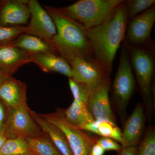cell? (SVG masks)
Segmentation results:
<instances>
[{
  "label": "cell",
  "instance_id": "4",
  "mask_svg": "<svg viewBox=\"0 0 155 155\" xmlns=\"http://www.w3.org/2000/svg\"><path fill=\"white\" fill-rule=\"evenodd\" d=\"M125 46L135 72L143 101L145 116L151 124L155 110L152 92L155 69L153 58L148 51L142 48L127 44H125Z\"/></svg>",
  "mask_w": 155,
  "mask_h": 155
},
{
  "label": "cell",
  "instance_id": "31",
  "mask_svg": "<svg viewBox=\"0 0 155 155\" xmlns=\"http://www.w3.org/2000/svg\"><path fill=\"white\" fill-rule=\"evenodd\" d=\"M13 76L8 75L0 69V84Z\"/></svg>",
  "mask_w": 155,
  "mask_h": 155
},
{
  "label": "cell",
  "instance_id": "33",
  "mask_svg": "<svg viewBox=\"0 0 155 155\" xmlns=\"http://www.w3.org/2000/svg\"><path fill=\"white\" fill-rule=\"evenodd\" d=\"M0 155H2L0 154ZM35 155L33 153H31V154H27V155Z\"/></svg>",
  "mask_w": 155,
  "mask_h": 155
},
{
  "label": "cell",
  "instance_id": "27",
  "mask_svg": "<svg viewBox=\"0 0 155 155\" xmlns=\"http://www.w3.org/2000/svg\"><path fill=\"white\" fill-rule=\"evenodd\" d=\"M96 142L101 146L105 151H116L118 154L122 149L121 144H119L116 140L109 137H98Z\"/></svg>",
  "mask_w": 155,
  "mask_h": 155
},
{
  "label": "cell",
  "instance_id": "11",
  "mask_svg": "<svg viewBox=\"0 0 155 155\" xmlns=\"http://www.w3.org/2000/svg\"><path fill=\"white\" fill-rule=\"evenodd\" d=\"M110 81L93 92L89 97L87 107L95 121H110L116 124L115 114L109 98Z\"/></svg>",
  "mask_w": 155,
  "mask_h": 155
},
{
  "label": "cell",
  "instance_id": "15",
  "mask_svg": "<svg viewBox=\"0 0 155 155\" xmlns=\"http://www.w3.org/2000/svg\"><path fill=\"white\" fill-rule=\"evenodd\" d=\"M26 84L12 76L0 84V101L7 109L26 102Z\"/></svg>",
  "mask_w": 155,
  "mask_h": 155
},
{
  "label": "cell",
  "instance_id": "2",
  "mask_svg": "<svg viewBox=\"0 0 155 155\" xmlns=\"http://www.w3.org/2000/svg\"><path fill=\"white\" fill-rule=\"evenodd\" d=\"M52 19L57 34L50 44L64 59L78 57L95 61L87 35L86 29L76 21L67 17L57 8L44 6Z\"/></svg>",
  "mask_w": 155,
  "mask_h": 155
},
{
  "label": "cell",
  "instance_id": "18",
  "mask_svg": "<svg viewBox=\"0 0 155 155\" xmlns=\"http://www.w3.org/2000/svg\"><path fill=\"white\" fill-rule=\"evenodd\" d=\"M57 112L67 124L78 129L95 121L87 106L74 100L69 107Z\"/></svg>",
  "mask_w": 155,
  "mask_h": 155
},
{
  "label": "cell",
  "instance_id": "5",
  "mask_svg": "<svg viewBox=\"0 0 155 155\" xmlns=\"http://www.w3.org/2000/svg\"><path fill=\"white\" fill-rule=\"evenodd\" d=\"M135 87L130 58L125 45L121 50L119 67L112 87L113 107L119 116L122 127L127 120V107Z\"/></svg>",
  "mask_w": 155,
  "mask_h": 155
},
{
  "label": "cell",
  "instance_id": "30",
  "mask_svg": "<svg viewBox=\"0 0 155 155\" xmlns=\"http://www.w3.org/2000/svg\"><path fill=\"white\" fill-rule=\"evenodd\" d=\"M137 147H128L122 148L118 155H137Z\"/></svg>",
  "mask_w": 155,
  "mask_h": 155
},
{
  "label": "cell",
  "instance_id": "3",
  "mask_svg": "<svg viewBox=\"0 0 155 155\" xmlns=\"http://www.w3.org/2000/svg\"><path fill=\"white\" fill-rule=\"evenodd\" d=\"M123 0H80L58 9L64 15L90 29L102 24L114 13Z\"/></svg>",
  "mask_w": 155,
  "mask_h": 155
},
{
  "label": "cell",
  "instance_id": "12",
  "mask_svg": "<svg viewBox=\"0 0 155 155\" xmlns=\"http://www.w3.org/2000/svg\"><path fill=\"white\" fill-rule=\"evenodd\" d=\"M28 1H0V26H23L27 24L30 17Z\"/></svg>",
  "mask_w": 155,
  "mask_h": 155
},
{
  "label": "cell",
  "instance_id": "13",
  "mask_svg": "<svg viewBox=\"0 0 155 155\" xmlns=\"http://www.w3.org/2000/svg\"><path fill=\"white\" fill-rule=\"evenodd\" d=\"M145 114L143 106L139 103L125 121L122 131V148L137 147L144 131Z\"/></svg>",
  "mask_w": 155,
  "mask_h": 155
},
{
  "label": "cell",
  "instance_id": "9",
  "mask_svg": "<svg viewBox=\"0 0 155 155\" xmlns=\"http://www.w3.org/2000/svg\"><path fill=\"white\" fill-rule=\"evenodd\" d=\"M28 6L30 14V22L27 25L28 34L38 37L50 44L57 34L52 19L37 0H29Z\"/></svg>",
  "mask_w": 155,
  "mask_h": 155
},
{
  "label": "cell",
  "instance_id": "8",
  "mask_svg": "<svg viewBox=\"0 0 155 155\" xmlns=\"http://www.w3.org/2000/svg\"><path fill=\"white\" fill-rule=\"evenodd\" d=\"M48 122L58 126L67 137L73 155H90L93 145L97 137L91 136L83 130L69 125L58 112L46 114H39Z\"/></svg>",
  "mask_w": 155,
  "mask_h": 155
},
{
  "label": "cell",
  "instance_id": "25",
  "mask_svg": "<svg viewBox=\"0 0 155 155\" xmlns=\"http://www.w3.org/2000/svg\"><path fill=\"white\" fill-rule=\"evenodd\" d=\"M155 0H128L125 1L128 20H131L155 5Z\"/></svg>",
  "mask_w": 155,
  "mask_h": 155
},
{
  "label": "cell",
  "instance_id": "10",
  "mask_svg": "<svg viewBox=\"0 0 155 155\" xmlns=\"http://www.w3.org/2000/svg\"><path fill=\"white\" fill-rule=\"evenodd\" d=\"M155 22V5L131 19L127 29L129 43L127 44L133 46L147 45L150 39Z\"/></svg>",
  "mask_w": 155,
  "mask_h": 155
},
{
  "label": "cell",
  "instance_id": "17",
  "mask_svg": "<svg viewBox=\"0 0 155 155\" xmlns=\"http://www.w3.org/2000/svg\"><path fill=\"white\" fill-rule=\"evenodd\" d=\"M32 62L43 72H56L72 78V70L69 63L62 56L49 53L32 54Z\"/></svg>",
  "mask_w": 155,
  "mask_h": 155
},
{
  "label": "cell",
  "instance_id": "29",
  "mask_svg": "<svg viewBox=\"0 0 155 155\" xmlns=\"http://www.w3.org/2000/svg\"><path fill=\"white\" fill-rule=\"evenodd\" d=\"M105 152L101 146L96 142L91 147L90 155H104Z\"/></svg>",
  "mask_w": 155,
  "mask_h": 155
},
{
  "label": "cell",
  "instance_id": "21",
  "mask_svg": "<svg viewBox=\"0 0 155 155\" xmlns=\"http://www.w3.org/2000/svg\"><path fill=\"white\" fill-rule=\"evenodd\" d=\"M33 153L26 139L7 138L0 149L2 155H25Z\"/></svg>",
  "mask_w": 155,
  "mask_h": 155
},
{
  "label": "cell",
  "instance_id": "14",
  "mask_svg": "<svg viewBox=\"0 0 155 155\" xmlns=\"http://www.w3.org/2000/svg\"><path fill=\"white\" fill-rule=\"evenodd\" d=\"M32 59L31 54L16 47L13 44L0 45V69L11 76L23 65L32 62Z\"/></svg>",
  "mask_w": 155,
  "mask_h": 155
},
{
  "label": "cell",
  "instance_id": "20",
  "mask_svg": "<svg viewBox=\"0 0 155 155\" xmlns=\"http://www.w3.org/2000/svg\"><path fill=\"white\" fill-rule=\"evenodd\" d=\"M35 155H62L47 136L26 139Z\"/></svg>",
  "mask_w": 155,
  "mask_h": 155
},
{
  "label": "cell",
  "instance_id": "1",
  "mask_svg": "<svg viewBox=\"0 0 155 155\" xmlns=\"http://www.w3.org/2000/svg\"><path fill=\"white\" fill-rule=\"evenodd\" d=\"M125 1L117 7L107 21L86 30L95 61L110 77L116 53L127 28L128 20Z\"/></svg>",
  "mask_w": 155,
  "mask_h": 155
},
{
  "label": "cell",
  "instance_id": "23",
  "mask_svg": "<svg viewBox=\"0 0 155 155\" xmlns=\"http://www.w3.org/2000/svg\"><path fill=\"white\" fill-rule=\"evenodd\" d=\"M28 26H0V45L12 44L21 35L28 34Z\"/></svg>",
  "mask_w": 155,
  "mask_h": 155
},
{
  "label": "cell",
  "instance_id": "6",
  "mask_svg": "<svg viewBox=\"0 0 155 155\" xmlns=\"http://www.w3.org/2000/svg\"><path fill=\"white\" fill-rule=\"evenodd\" d=\"M27 102L7 109V120L4 134L7 138H33L44 133L34 120L28 110Z\"/></svg>",
  "mask_w": 155,
  "mask_h": 155
},
{
  "label": "cell",
  "instance_id": "32",
  "mask_svg": "<svg viewBox=\"0 0 155 155\" xmlns=\"http://www.w3.org/2000/svg\"><path fill=\"white\" fill-rule=\"evenodd\" d=\"M7 139L4 133H0V149L5 143Z\"/></svg>",
  "mask_w": 155,
  "mask_h": 155
},
{
  "label": "cell",
  "instance_id": "26",
  "mask_svg": "<svg viewBox=\"0 0 155 155\" xmlns=\"http://www.w3.org/2000/svg\"><path fill=\"white\" fill-rule=\"evenodd\" d=\"M69 84L74 101L86 106L91 94L88 90L83 85L77 83L72 78H69Z\"/></svg>",
  "mask_w": 155,
  "mask_h": 155
},
{
  "label": "cell",
  "instance_id": "7",
  "mask_svg": "<svg viewBox=\"0 0 155 155\" xmlns=\"http://www.w3.org/2000/svg\"><path fill=\"white\" fill-rule=\"evenodd\" d=\"M65 60L72 69V79L86 87L91 94L110 81V76L95 61H87L78 57H69Z\"/></svg>",
  "mask_w": 155,
  "mask_h": 155
},
{
  "label": "cell",
  "instance_id": "16",
  "mask_svg": "<svg viewBox=\"0 0 155 155\" xmlns=\"http://www.w3.org/2000/svg\"><path fill=\"white\" fill-rule=\"evenodd\" d=\"M28 110L43 132L47 136L62 155H73L67 137L60 128L48 122L29 108Z\"/></svg>",
  "mask_w": 155,
  "mask_h": 155
},
{
  "label": "cell",
  "instance_id": "19",
  "mask_svg": "<svg viewBox=\"0 0 155 155\" xmlns=\"http://www.w3.org/2000/svg\"><path fill=\"white\" fill-rule=\"evenodd\" d=\"M13 45L31 54L41 53H58L54 48L47 42L38 37L27 33L19 35Z\"/></svg>",
  "mask_w": 155,
  "mask_h": 155
},
{
  "label": "cell",
  "instance_id": "24",
  "mask_svg": "<svg viewBox=\"0 0 155 155\" xmlns=\"http://www.w3.org/2000/svg\"><path fill=\"white\" fill-rule=\"evenodd\" d=\"M137 155H155V129L150 124L137 148Z\"/></svg>",
  "mask_w": 155,
  "mask_h": 155
},
{
  "label": "cell",
  "instance_id": "22",
  "mask_svg": "<svg viewBox=\"0 0 155 155\" xmlns=\"http://www.w3.org/2000/svg\"><path fill=\"white\" fill-rule=\"evenodd\" d=\"M97 121V134L101 137H109L121 144L122 130L116 124L106 120Z\"/></svg>",
  "mask_w": 155,
  "mask_h": 155
},
{
  "label": "cell",
  "instance_id": "28",
  "mask_svg": "<svg viewBox=\"0 0 155 155\" xmlns=\"http://www.w3.org/2000/svg\"><path fill=\"white\" fill-rule=\"evenodd\" d=\"M7 108L0 101V133H4L7 120Z\"/></svg>",
  "mask_w": 155,
  "mask_h": 155
}]
</instances>
